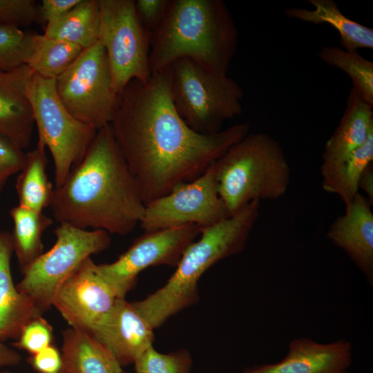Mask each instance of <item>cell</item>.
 <instances>
[{
  "label": "cell",
  "mask_w": 373,
  "mask_h": 373,
  "mask_svg": "<svg viewBox=\"0 0 373 373\" xmlns=\"http://www.w3.org/2000/svg\"><path fill=\"white\" fill-rule=\"evenodd\" d=\"M109 124L145 205L200 177L251 128L246 122L211 134L193 131L173 104L165 70L131 80Z\"/></svg>",
  "instance_id": "obj_1"
},
{
  "label": "cell",
  "mask_w": 373,
  "mask_h": 373,
  "mask_svg": "<svg viewBox=\"0 0 373 373\" xmlns=\"http://www.w3.org/2000/svg\"><path fill=\"white\" fill-rule=\"evenodd\" d=\"M50 207L59 223L81 229L125 236L140 224L145 204L110 124L97 131L82 160L54 188Z\"/></svg>",
  "instance_id": "obj_2"
},
{
  "label": "cell",
  "mask_w": 373,
  "mask_h": 373,
  "mask_svg": "<svg viewBox=\"0 0 373 373\" xmlns=\"http://www.w3.org/2000/svg\"><path fill=\"white\" fill-rule=\"evenodd\" d=\"M238 43L237 26L222 0H170L162 22L151 34V70L189 59L227 75Z\"/></svg>",
  "instance_id": "obj_3"
},
{
  "label": "cell",
  "mask_w": 373,
  "mask_h": 373,
  "mask_svg": "<svg viewBox=\"0 0 373 373\" xmlns=\"http://www.w3.org/2000/svg\"><path fill=\"white\" fill-rule=\"evenodd\" d=\"M260 202L253 201L233 215L200 228V238L184 252L176 269L161 288L132 303L153 328L198 303V283L216 263L243 251L260 216Z\"/></svg>",
  "instance_id": "obj_4"
},
{
  "label": "cell",
  "mask_w": 373,
  "mask_h": 373,
  "mask_svg": "<svg viewBox=\"0 0 373 373\" xmlns=\"http://www.w3.org/2000/svg\"><path fill=\"white\" fill-rule=\"evenodd\" d=\"M218 193L229 216L254 201L287 191L291 168L281 144L265 133H248L213 162Z\"/></svg>",
  "instance_id": "obj_5"
},
{
  "label": "cell",
  "mask_w": 373,
  "mask_h": 373,
  "mask_svg": "<svg viewBox=\"0 0 373 373\" xmlns=\"http://www.w3.org/2000/svg\"><path fill=\"white\" fill-rule=\"evenodd\" d=\"M166 70L173 104L193 131L211 134L242 111L244 92L227 75L214 73L189 59H180Z\"/></svg>",
  "instance_id": "obj_6"
},
{
  "label": "cell",
  "mask_w": 373,
  "mask_h": 373,
  "mask_svg": "<svg viewBox=\"0 0 373 373\" xmlns=\"http://www.w3.org/2000/svg\"><path fill=\"white\" fill-rule=\"evenodd\" d=\"M54 233V245L21 273L23 278L16 285L43 313L52 307L57 290L77 268L92 255L106 250L111 242L105 231L65 222L59 223Z\"/></svg>",
  "instance_id": "obj_7"
},
{
  "label": "cell",
  "mask_w": 373,
  "mask_h": 373,
  "mask_svg": "<svg viewBox=\"0 0 373 373\" xmlns=\"http://www.w3.org/2000/svg\"><path fill=\"white\" fill-rule=\"evenodd\" d=\"M55 79L34 73L27 84L26 95L38 140L49 149L53 158L57 187L72 167L82 160L97 130L77 120L67 111L57 94Z\"/></svg>",
  "instance_id": "obj_8"
},
{
  "label": "cell",
  "mask_w": 373,
  "mask_h": 373,
  "mask_svg": "<svg viewBox=\"0 0 373 373\" xmlns=\"http://www.w3.org/2000/svg\"><path fill=\"white\" fill-rule=\"evenodd\" d=\"M99 41L107 56L113 89L119 95L131 80L150 79L151 32L139 21L134 0H99Z\"/></svg>",
  "instance_id": "obj_9"
},
{
  "label": "cell",
  "mask_w": 373,
  "mask_h": 373,
  "mask_svg": "<svg viewBox=\"0 0 373 373\" xmlns=\"http://www.w3.org/2000/svg\"><path fill=\"white\" fill-rule=\"evenodd\" d=\"M57 94L77 120L96 130L109 124L118 95L112 86L105 50L99 42L84 49L55 79Z\"/></svg>",
  "instance_id": "obj_10"
},
{
  "label": "cell",
  "mask_w": 373,
  "mask_h": 373,
  "mask_svg": "<svg viewBox=\"0 0 373 373\" xmlns=\"http://www.w3.org/2000/svg\"><path fill=\"white\" fill-rule=\"evenodd\" d=\"M229 216L218 193L213 163L195 180L146 204L140 224L144 232L186 224L202 228Z\"/></svg>",
  "instance_id": "obj_11"
},
{
  "label": "cell",
  "mask_w": 373,
  "mask_h": 373,
  "mask_svg": "<svg viewBox=\"0 0 373 373\" xmlns=\"http://www.w3.org/2000/svg\"><path fill=\"white\" fill-rule=\"evenodd\" d=\"M200 232V227L195 224L144 232L115 261L97 265V271L117 298H125L144 269L157 265L176 267Z\"/></svg>",
  "instance_id": "obj_12"
},
{
  "label": "cell",
  "mask_w": 373,
  "mask_h": 373,
  "mask_svg": "<svg viewBox=\"0 0 373 373\" xmlns=\"http://www.w3.org/2000/svg\"><path fill=\"white\" fill-rule=\"evenodd\" d=\"M91 258L61 285L52 301L70 327L90 332L112 310L117 299L99 275Z\"/></svg>",
  "instance_id": "obj_13"
},
{
  "label": "cell",
  "mask_w": 373,
  "mask_h": 373,
  "mask_svg": "<svg viewBox=\"0 0 373 373\" xmlns=\"http://www.w3.org/2000/svg\"><path fill=\"white\" fill-rule=\"evenodd\" d=\"M153 328L125 298H117L112 310L90 332L122 367L135 361L151 346Z\"/></svg>",
  "instance_id": "obj_14"
},
{
  "label": "cell",
  "mask_w": 373,
  "mask_h": 373,
  "mask_svg": "<svg viewBox=\"0 0 373 373\" xmlns=\"http://www.w3.org/2000/svg\"><path fill=\"white\" fill-rule=\"evenodd\" d=\"M352 360V347L347 341L319 343L303 337L290 341L280 361L249 367L243 373H347Z\"/></svg>",
  "instance_id": "obj_15"
},
{
  "label": "cell",
  "mask_w": 373,
  "mask_h": 373,
  "mask_svg": "<svg viewBox=\"0 0 373 373\" xmlns=\"http://www.w3.org/2000/svg\"><path fill=\"white\" fill-rule=\"evenodd\" d=\"M345 213L329 225L327 238L341 249L365 276L373 283V213L372 204L358 193L345 205Z\"/></svg>",
  "instance_id": "obj_16"
},
{
  "label": "cell",
  "mask_w": 373,
  "mask_h": 373,
  "mask_svg": "<svg viewBox=\"0 0 373 373\" xmlns=\"http://www.w3.org/2000/svg\"><path fill=\"white\" fill-rule=\"evenodd\" d=\"M373 130V107L363 101L352 88L346 107L322 154L321 174L325 180L335 173L345 160L366 140Z\"/></svg>",
  "instance_id": "obj_17"
},
{
  "label": "cell",
  "mask_w": 373,
  "mask_h": 373,
  "mask_svg": "<svg viewBox=\"0 0 373 373\" xmlns=\"http://www.w3.org/2000/svg\"><path fill=\"white\" fill-rule=\"evenodd\" d=\"M33 74L26 64L0 70V133L22 149L30 145L35 126L26 95V86Z\"/></svg>",
  "instance_id": "obj_18"
},
{
  "label": "cell",
  "mask_w": 373,
  "mask_h": 373,
  "mask_svg": "<svg viewBox=\"0 0 373 373\" xmlns=\"http://www.w3.org/2000/svg\"><path fill=\"white\" fill-rule=\"evenodd\" d=\"M12 235L0 230V341L17 340L23 328L43 312L14 285L10 268Z\"/></svg>",
  "instance_id": "obj_19"
},
{
  "label": "cell",
  "mask_w": 373,
  "mask_h": 373,
  "mask_svg": "<svg viewBox=\"0 0 373 373\" xmlns=\"http://www.w3.org/2000/svg\"><path fill=\"white\" fill-rule=\"evenodd\" d=\"M61 355L60 373H123L112 354L88 332L64 330Z\"/></svg>",
  "instance_id": "obj_20"
},
{
  "label": "cell",
  "mask_w": 373,
  "mask_h": 373,
  "mask_svg": "<svg viewBox=\"0 0 373 373\" xmlns=\"http://www.w3.org/2000/svg\"><path fill=\"white\" fill-rule=\"evenodd\" d=\"M313 9L288 8L286 17L313 24L326 23L338 32L340 44L347 51L373 48V29L347 18L333 0H307Z\"/></svg>",
  "instance_id": "obj_21"
},
{
  "label": "cell",
  "mask_w": 373,
  "mask_h": 373,
  "mask_svg": "<svg viewBox=\"0 0 373 373\" xmlns=\"http://www.w3.org/2000/svg\"><path fill=\"white\" fill-rule=\"evenodd\" d=\"M99 0H81L64 16L46 26L44 35L87 49L99 39Z\"/></svg>",
  "instance_id": "obj_22"
},
{
  "label": "cell",
  "mask_w": 373,
  "mask_h": 373,
  "mask_svg": "<svg viewBox=\"0 0 373 373\" xmlns=\"http://www.w3.org/2000/svg\"><path fill=\"white\" fill-rule=\"evenodd\" d=\"M46 148L38 140L36 148L26 153L16 182L18 205L39 211L50 205L54 191L46 173Z\"/></svg>",
  "instance_id": "obj_23"
},
{
  "label": "cell",
  "mask_w": 373,
  "mask_h": 373,
  "mask_svg": "<svg viewBox=\"0 0 373 373\" xmlns=\"http://www.w3.org/2000/svg\"><path fill=\"white\" fill-rule=\"evenodd\" d=\"M14 228L12 235L13 252L22 273L44 252L42 236L52 223L43 211L17 205L10 211Z\"/></svg>",
  "instance_id": "obj_24"
},
{
  "label": "cell",
  "mask_w": 373,
  "mask_h": 373,
  "mask_svg": "<svg viewBox=\"0 0 373 373\" xmlns=\"http://www.w3.org/2000/svg\"><path fill=\"white\" fill-rule=\"evenodd\" d=\"M84 49L70 42L32 35V50L26 65L44 77L56 79L81 55Z\"/></svg>",
  "instance_id": "obj_25"
},
{
  "label": "cell",
  "mask_w": 373,
  "mask_h": 373,
  "mask_svg": "<svg viewBox=\"0 0 373 373\" xmlns=\"http://www.w3.org/2000/svg\"><path fill=\"white\" fill-rule=\"evenodd\" d=\"M373 130L365 142L356 149L329 178L322 180L323 190L338 195L345 205L351 202L358 191V182L365 169L373 164Z\"/></svg>",
  "instance_id": "obj_26"
},
{
  "label": "cell",
  "mask_w": 373,
  "mask_h": 373,
  "mask_svg": "<svg viewBox=\"0 0 373 373\" xmlns=\"http://www.w3.org/2000/svg\"><path fill=\"white\" fill-rule=\"evenodd\" d=\"M318 55L326 64L345 73L360 98L373 107L372 61L362 57L357 51H347L335 46L321 48Z\"/></svg>",
  "instance_id": "obj_27"
},
{
  "label": "cell",
  "mask_w": 373,
  "mask_h": 373,
  "mask_svg": "<svg viewBox=\"0 0 373 373\" xmlns=\"http://www.w3.org/2000/svg\"><path fill=\"white\" fill-rule=\"evenodd\" d=\"M32 35L20 28L0 26V70L26 64L32 50Z\"/></svg>",
  "instance_id": "obj_28"
},
{
  "label": "cell",
  "mask_w": 373,
  "mask_h": 373,
  "mask_svg": "<svg viewBox=\"0 0 373 373\" xmlns=\"http://www.w3.org/2000/svg\"><path fill=\"white\" fill-rule=\"evenodd\" d=\"M136 373H189L192 359L186 350L162 354L149 347L134 363Z\"/></svg>",
  "instance_id": "obj_29"
},
{
  "label": "cell",
  "mask_w": 373,
  "mask_h": 373,
  "mask_svg": "<svg viewBox=\"0 0 373 373\" xmlns=\"http://www.w3.org/2000/svg\"><path fill=\"white\" fill-rule=\"evenodd\" d=\"M52 339L53 329L51 325L40 316L23 328L12 346L32 355L52 345Z\"/></svg>",
  "instance_id": "obj_30"
},
{
  "label": "cell",
  "mask_w": 373,
  "mask_h": 373,
  "mask_svg": "<svg viewBox=\"0 0 373 373\" xmlns=\"http://www.w3.org/2000/svg\"><path fill=\"white\" fill-rule=\"evenodd\" d=\"M39 19V6L33 0H0V26L20 28Z\"/></svg>",
  "instance_id": "obj_31"
},
{
  "label": "cell",
  "mask_w": 373,
  "mask_h": 373,
  "mask_svg": "<svg viewBox=\"0 0 373 373\" xmlns=\"http://www.w3.org/2000/svg\"><path fill=\"white\" fill-rule=\"evenodd\" d=\"M23 150L0 133V192L8 178L22 169L26 154Z\"/></svg>",
  "instance_id": "obj_32"
},
{
  "label": "cell",
  "mask_w": 373,
  "mask_h": 373,
  "mask_svg": "<svg viewBox=\"0 0 373 373\" xmlns=\"http://www.w3.org/2000/svg\"><path fill=\"white\" fill-rule=\"evenodd\" d=\"M170 0H136L135 8L142 25L151 34L162 22Z\"/></svg>",
  "instance_id": "obj_33"
},
{
  "label": "cell",
  "mask_w": 373,
  "mask_h": 373,
  "mask_svg": "<svg viewBox=\"0 0 373 373\" xmlns=\"http://www.w3.org/2000/svg\"><path fill=\"white\" fill-rule=\"evenodd\" d=\"M28 361L32 368L39 373H60L61 372V355L52 344L30 355Z\"/></svg>",
  "instance_id": "obj_34"
},
{
  "label": "cell",
  "mask_w": 373,
  "mask_h": 373,
  "mask_svg": "<svg viewBox=\"0 0 373 373\" xmlns=\"http://www.w3.org/2000/svg\"><path fill=\"white\" fill-rule=\"evenodd\" d=\"M81 0H42L39 6L40 19L46 25L52 23L68 12Z\"/></svg>",
  "instance_id": "obj_35"
},
{
  "label": "cell",
  "mask_w": 373,
  "mask_h": 373,
  "mask_svg": "<svg viewBox=\"0 0 373 373\" xmlns=\"http://www.w3.org/2000/svg\"><path fill=\"white\" fill-rule=\"evenodd\" d=\"M21 361V356L18 352L0 341V371L6 367L17 366Z\"/></svg>",
  "instance_id": "obj_36"
},
{
  "label": "cell",
  "mask_w": 373,
  "mask_h": 373,
  "mask_svg": "<svg viewBox=\"0 0 373 373\" xmlns=\"http://www.w3.org/2000/svg\"><path fill=\"white\" fill-rule=\"evenodd\" d=\"M358 191H363L368 202L373 204V164L368 166L362 173L358 182Z\"/></svg>",
  "instance_id": "obj_37"
},
{
  "label": "cell",
  "mask_w": 373,
  "mask_h": 373,
  "mask_svg": "<svg viewBox=\"0 0 373 373\" xmlns=\"http://www.w3.org/2000/svg\"><path fill=\"white\" fill-rule=\"evenodd\" d=\"M0 373H10V372L7 370H1L0 371Z\"/></svg>",
  "instance_id": "obj_38"
},
{
  "label": "cell",
  "mask_w": 373,
  "mask_h": 373,
  "mask_svg": "<svg viewBox=\"0 0 373 373\" xmlns=\"http://www.w3.org/2000/svg\"><path fill=\"white\" fill-rule=\"evenodd\" d=\"M123 373H128V372H123Z\"/></svg>",
  "instance_id": "obj_39"
}]
</instances>
